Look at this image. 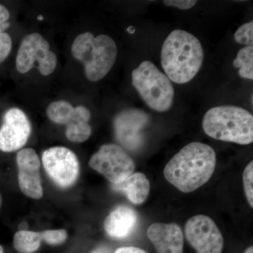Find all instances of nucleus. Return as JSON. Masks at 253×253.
<instances>
[{
    "instance_id": "nucleus-9",
    "label": "nucleus",
    "mask_w": 253,
    "mask_h": 253,
    "mask_svg": "<svg viewBox=\"0 0 253 253\" xmlns=\"http://www.w3.org/2000/svg\"><path fill=\"white\" fill-rule=\"evenodd\" d=\"M188 242L198 253H221L224 239L212 218L199 214L190 218L185 225Z\"/></svg>"
},
{
    "instance_id": "nucleus-8",
    "label": "nucleus",
    "mask_w": 253,
    "mask_h": 253,
    "mask_svg": "<svg viewBox=\"0 0 253 253\" xmlns=\"http://www.w3.org/2000/svg\"><path fill=\"white\" fill-rule=\"evenodd\" d=\"M42 160L48 175L59 187H71L77 181L79 161L71 149L63 146L50 148L44 151Z\"/></svg>"
},
{
    "instance_id": "nucleus-13",
    "label": "nucleus",
    "mask_w": 253,
    "mask_h": 253,
    "mask_svg": "<svg viewBox=\"0 0 253 253\" xmlns=\"http://www.w3.org/2000/svg\"><path fill=\"white\" fill-rule=\"evenodd\" d=\"M147 236L157 253H183L184 236L177 224L154 223L148 229Z\"/></svg>"
},
{
    "instance_id": "nucleus-23",
    "label": "nucleus",
    "mask_w": 253,
    "mask_h": 253,
    "mask_svg": "<svg viewBox=\"0 0 253 253\" xmlns=\"http://www.w3.org/2000/svg\"><path fill=\"white\" fill-rule=\"evenodd\" d=\"M165 5L168 6H174L179 9H189L194 7L197 1L194 0H165Z\"/></svg>"
},
{
    "instance_id": "nucleus-7",
    "label": "nucleus",
    "mask_w": 253,
    "mask_h": 253,
    "mask_svg": "<svg viewBox=\"0 0 253 253\" xmlns=\"http://www.w3.org/2000/svg\"><path fill=\"white\" fill-rule=\"evenodd\" d=\"M95 171L113 184L122 182L134 172L135 164L124 149L117 144H105L95 153L89 162Z\"/></svg>"
},
{
    "instance_id": "nucleus-16",
    "label": "nucleus",
    "mask_w": 253,
    "mask_h": 253,
    "mask_svg": "<svg viewBox=\"0 0 253 253\" xmlns=\"http://www.w3.org/2000/svg\"><path fill=\"white\" fill-rule=\"evenodd\" d=\"M113 188L124 193L132 204L139 205L143 204L149 196L150 182L143 173H132L122 182L113 184Z\"/></svg>"
},
{
    "instance_id": "nucleus-3",
    "label": "nucleus",
    "mask_w": 253,
    "mask_h": 253,
    "mask_svg": "<svg viewBox=\"0 0 253 253\" xmlns=\"http://www.w3.org/2000/svg\"><path fill=\"white\" fill-rule=\"evenodd\" d=\"M203 129L217 140L250 144L253 141V116L239 106H216L205 114Z\"/></svg>"
},
{
    "instance_id": "nucleus-29",
    "label": "nucleus",
    "mask_w": 253,
    "mask_h": 253,
    "mask_svg": "<svg viewBox=\"0 0 253 253\" xmlns=\"http://www.w3.org/2000/svg\"><path fill=\"white\" fill-rule=\"evenodd\" d=\"M0 253H4V249L1 246H0Z\"/></svg>"
},
{
    "instance_id": "nucleus-1",
    "label": "nucleus",
    "mask_w": 253,
    "mask_h": 253,
    "mask_svg": "<svg viewBox=\"0 0 253 253\" xmlns=\"http://www.w3.org/2000/svg\"><path fill=\"white\" fill-rule=\"evenodd\" d=\"M216 163L215 151L211 146L190 143L171 158L163 174L166 180L181 192H192L211 179Z\"/></svg>"
},
{
    "instance_id": "nucleus-22",
    "label": "nucleus",
    "mask_w": 253,
    "mask_h": 253,
    "mask_svg": "<svg viewBox=\"0 0 253 253\" xmlns=\"http://www.w3.org/2000/svg\"><path fill=\"white\" fill-rule=\"evenodd\" d=\"M12 46L11 37L6 33H0V63L9 56Z\"/></svg>"
},
{
    "instance_id": "nucleus-15",
    "label": "nucleus",
    "mask_w": 253,
    "mask_h": 253,
    "mask_svg": "<svg viewBox=\"0 0 253 253\" xmlns=\"http://www.w3.org/2000/svg\"><path fill=\"white\" fill-rule=\"evenodd\" d=\"M46 115L53 123L66 125V127L89 123L91 118L90 112L84 106L74 108L63 100L51 103L46 109Z\"/></svg>"
},
{
    "instance_id": "nucleus-30",
    "label": "nucleus",
    "mask_w": 253,
    "mask_h": 253,
    "mask_svg": "<svg viewBox=\"0 0 253 253\" xmlns=\"http://www.w3.org/2000/svg\"><path fill=\"white\" fill-rule=\"evenodd\" d=\"M38 19H39V20H42L43 19V17L42 16H38Z\"/></svg>"
},
{
    "instance_id": "nucleus-2",
    "label": "nucleus",
    "mask_w": 253,
    "mask_h": 253,
    "mask_svg": "<svg viewBox=\"0 0 253 253\" xmlns=\"http://www.w3.org/2000/svg\"><path fill=\"white\" fill-rule=\"evenodd\" d=\"M161 66L169 81L185 84L199 72L204 51L196 37L182 30L171 32L163 42Z\"/></svg>"
},
{
    "instance_id": "nucleus-11",
    "label": "nucleus",
    "mask_w": 253,
    "mask_h": 253,
    "mask_svg": "<svg viewBox=\"0 0 253 253\" xmlns=\"http://www.w3.org/2000/svg\"><path fill=\"white\" fill-rule=\"evenodd\" d=\"M31 134V123L22 110L18 108L8 110L0 128V150L9 153L21 149Z\"/></svg>"
},
{
    "instance_id": "nucleus-20",
    "label": "nucleus",
    "mask_w": 253,
    "mask_h": 253,
    "mask_svg": "<svg viewBox=\"0 0 253 253\" xmlns=\"http://www.w3.org/2000/svg\"><path fill=\"white\" fill-rule=\"evenodd\" d=\"M243 181L246 199L251 208H253V162L251 161L245 168Z\"/></svg>"
},
{
    "instance_id": "nucleus-19",
    "label": "nucleus",
    "mask_w": 253,
    "mask_h": 253,
    "mask_svg": "<svg viewBox=\"0 0 253 253\" xmlns=\"http://www.w3.org/2000/svg\"><path fill=\"white\" fill-rule=\"evenodd\" d=\"M234 39L239 44L251 46L253 44V21L245 23L236 31Z\"/></svg>"
},
{
    "instance_id": "nucleus-4",
    "label": "nucleus",
    "mask_w": 253,
    "mask_h": 253,
    "mask_svg": "<svg viewBox=\"0 0 253 253\" xmlns=\"http://www.w3.org/2000/svg\"><path fill=\"white\" fill-rule=\"evenodd\" d=\"M71 51L73 56L84 64L86 77L91 82L99 81L109 73L118 54L116 42L111 37H94L89 32L76 38Z\"/></svg>"
},
{
    "instance_id": "nucleus-10",
    "label": "nucleus",
    "mask_w": 253,
    "mask_h": 253,
    "mask_svg": "<svg viewBox=\"0 0 253 253\" xmlns=\"http://www.w3.org/2000/svg\"><path fill=\"white\" fill-rule=\"evenodd\" d=\"M147 113L139 109L123 111L115 118V134L116 139L129 151H138L144 145L142 130L149 124Z\"/></svg>"
},
{
    "instance_id": "nucleus-5",
    "label": "nucleus",
    "mask_w": 253,
    "mask_h": 253,
    "mask_svg": "<svg viewBox=\"0 0 253 253\" xmlns=\"http://www.w3.org/2000/svg\"><path fill=\"white\" fill-rule=\"evenodd\" d=\"M131 83L154 111L166 112L172 107L174 94L172 83L151 61H143L132 71Z\"/></svg>"
},
{
    "instance_id": "nucleus-21",
    "label": "nucleus",
    "mask_w": 253,
    "mask_h": 253,
    "mask_svg": "<svg viewBox=\"0 0 253 253\" xmlns=\"http://www.w3.org/2000/svg\"><path fill=\"white\" fill-rule=\"evenodd\" d=\"M41 239L45 241L46 244L49 245L62 244L66 241L68 234L64 229H58V230H46L40 232Z\"/></svg>"
},
{
    "instance_id": "nucleus-25",
    "label": "nucleus",
    "mask_w": 253,
    "mask_h": 253,
    "mask_svg": "<svg viewBox=\"0 0 253 253\" xmlns=\"http://www.w3.org/2000/svg\"><path fill=\"white\" fill-rule=\"evenodd\" d=\"M115 253H147L144 250L136 247H123L116 250Z\"/></svg>"
},
{
    "instance_id": "nucleus-6",
    "label": "nucleus",
    "mask_w": 253,
    "mask_h": 253,
    "mask_svg": "<svg viewBox=\"0 0 253 253\" xmlns=\"http://www.w3.org/2000/svg\"><path fill=\"white\" fill-rule=\"evenodd\" d=\"M43 76L54 72L57 57L50 51L49 42L41 35L33 33L23 38L16 56V66L18 72L26 73L36 66Z\"/></svg>"
},
{
    "instance_id": "nucleus-28",
    "label": "nucleus",
    "mask_w": 253,
    "mask_h": 253,
    "mask_svg": "<svg viewBox=\"0 0 253 253\" xmlns=\"http://www.w3.org/2000/svg\"><path fill=\"white\" fill-rule=\"evenodd\" d=\"M1 204H2V198H1V194H0V208H1Z\"/></svg>"
},
{
    "instance_id": "nucleus-24",
    "label": "nucleus",
    "mask_w": 253,
    "mask_h": 253,
    "mask_svg": "<svg viewBox=\"0 0 253 253\" xmlns=\"http://www.w3.org/2000/svg\"><path fill=\"white\" fill-rule=\"evenodd\" d=\"M9 11L3 5L0 4V33H4L10 27Z\"/></svg>"
},
{
    "instance_id": "nucleus-17",
    "label": "nucleus",
    "mask_w": 253,
    "mask_h": 253,
    "mask_svg": "<svg viewBox=\"0 0 253 253\" xmlns=\"http://www.w3.org/2000/svg\"><path fill=\"white\" fill-rule=\"evenodd\" d=\"M41 236L40 232L20 230L15 234L14 246L20 253H33L41 246Z\"/></svg>"
},
{
    "instance_id": "nucleus-12",
    "label": "nucleus",
    "mask_w": 253,
    "mask_h": 253,
    "mask_svg": "<svg viewBox=\"0 0 253 253\" xmlns=\"http://www.w3.org/2000/svg\"><path fill=\"white\" fill-rule=\"evenodd\" d=\"M18 181L23 194L33 199L43 196L41 172V160L36 151L31 148L18 151L16 156Z\"/></svg>"
},
{
    "instance_id": "nucleus-18",
    "label": "nucleus",
    "mask_w": 253,
    "mask_h": 253,
    "mask_svg": "<svg viewBox=\"0 0 253 253\" xmlns=\"http://www.w3.org/2000/svg\"><path fill=\"white\" fill-rule=\"evenodd\" d=\"M234 67L239 68V74L246 79H253V47L245 46L238 51L233 62Z\"/></svg>"
},
{
    "instance_id": "nucleus-27",
    "label": "nucleus",
    "mask_w": 253,
    "mask_h": 253,
    "mask_svg": "<svg viewBox=\"0 0 253 253\" xmlns=\"http://www.w3.org/2000/svg\"><path fill=\"white\" fill-rule=\"evenodd\" d=\"M244 253H253V246H250L245 251Z\"/></svg>"
},
{
    "instance_id": "nucleus-26",
    "label": "nucleus",
    "mask_w": 253,
    "mask_h": 253,
    "mask_svg": "<svg viewBox=\"0 0 253 253\" xmlns=\"http://www.w3.org/2000/svg\"><path fill=\"white\" fill-rule=\"evenodd\" d=\"M91 253H111L109 249L105 247H99L94 249Z\"/></svg>"
},
{
    "instance_id": "nucleus-14",
    "label": "nucleus",
    "mask_w": 253,
    "mask_h": 253,
    "mask_svg": "<svg viewBox=\"0 0 253 253\" xmlns=\"http://www.w3.org/2000/svg\"><path fill=\"white\" fill-rule=\"evenodd\" d=\"M138 222L137 213L133 208L120 206L105 219V231L116 239H124L130 235Z\"/></svg>"
}]
</instances>
